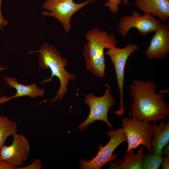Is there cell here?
<instances>
[{
	"label": "cell",
	"instance_id": "1",
	"mask_svg": "<svg viewBox=\"0 0 169 169\" xmlns=\"http://www.w3.org/2000/svg\"><path fill=\"white\" fill-rule=\"evenodd\" d=\"M132 103L129 106L128 117L137 120L157 122L169 116V104L165 92L157 93L154 81L135 79L129 87Z\"/></svg>",
	"mask_w": 169,
	"mask_h": 169
},
{
	"label": "cell",
	"instance_id": "2",
	"mask_svg": "<svg viewBox=\"0 0 169 169\" xmlns=\"http://www.w3.org/2000/svg\"><path fill=\"white\" fill-rule=\"evenodd\" d=\"M87 42L84 46L83 55L86 69L99 78L105 76V49L116 47L117 40L113 34L98 28H93L86 34Z\"/></svg>",
	"mask_w": 169,
	"mask_h": 169
},
{
	"label": "cell",
	"instance_id": "3",
	"mask_svg": "<svg viewBox=\"0 0 169 169\" xmlns=\"http://www.w3.org/2000/svg\"><path fill=\"white\" fill-rule=\"evenodd\" d=\"M39 53L38 64L40 67L44 69H49L51 71V76L49 79L44 80L41 84L48 82L54 76L57 77L60 82V86L57 95L50 102L61 100L66 94L68 90L67 85L69 80H75L76 75L69 73L65 68L68 65L67 59L63 57L60 53L54 46L47 43L42 44L40 49L36 51L30 52L28 53Z\"/></svg>",
	"mask_w": 169,
	"mask_h": 169
},
{
	"label": "cell",
	"instance_id": "4",
	"mask_svg": "<svg viewBox=\"0 0 169 169\" xmlns=\"http://www.w3.org/2000/svg\"><path fill=\"white\" fill-rule=\"evenodd\" d=\"M84 101L89 106L90 111L87 118L78 126V129L80 130H85L94 121L101 120L106 123L110 128L113 129L108 117V111L114 106L115 102L110 85L107 86L103 95L97 97L94 94L90 93L86 95Z\"/></svg>",
	"mask_w": 169,
	"mask_h": 169
},
{
	"label": "cell",
	"instance_id": "5",
	"mask_svg": "<svg viewBox=\"0 0 169 169\" xmlns=\"http://www.w3.org/2000/svg\"><path fill=\"white\" fill-rule=\"evenodd\" d=\"M110 139L104 146H99V150L96 156L91 160L81 159L79 163L82 169H99L106 163L112 162L118 157V155L113 153L122 143L127 142V138L122 127L116 130L112 129L106 132Z\"/></svg>",
	"mask_w": 169,
	"mask_h": 169
},
{
	"label": "cell",
	"instance_id": "6",
	"mask_svg": "<svg viewBox=\"0 0 169 169\" xmlns=\"http://www.w3.org/2000/svg\"><path fill=\"white\" fill-rule=\"evenodd\" d=\"M121 120L122 128L126 135L128 144L126 152L142 145L147 148L148 153H152L151 122L138 120L127 117L122 118Z\"/></svg>",
	"mask_w": 169,
	"mask_h": 169
},
{
	"label": "cell",
	"instance_id": "7",
	"mask_svg": "<svg viewBox=\"0 0 169 169\" xmlns=\"http://www.w3.org/2000/svg\"><path fill=\"white\" fill-rule=\"evenodd\" d=\"M139 49L135 44H130L122 48L116 47L108 49L105 54L110 58L114 67L117 82L120 94L119 109L115 112L119 117L123 115L126 110L124 103V86L126 64L129 57Z\"/></svg>",
	"mask_w": 169,
	"mask_h": 169
},
{
	"label": "cell",
	"instance_id": "8",
	"mask_svg": "<svg viewBox=\"0 0 169 169\" xmlns=\"http://www.w3.org/2000/svg\"><path fill=\"white\" fill-rule=\"evenodd\" d=\"M97 0H87L80 3L74 0H46L43 4V8L50 12L43 11L41 14L58 19L62 24L64 31L69 32L71 28V19L73 15L86 5Z\"/></svg>",
	"mask_w": 169,
	"mask_h": 169
},
{
	"label": "cell",
	"instance_id": "9",
	"mask_svg": "<svg viewBox=\"0 0 169 169\" xmlns=\"http://www.w3.org/2000/svg\"><path fill=\"white\" fill-rule=\"evenodd\" d=\"M163 24L159 18L154 16L146 13L141 15L139 12L135 11L131 15H124L120 18L118 28L123 37H126L132 28H136L142 36H146L155 32Z\"/></svg>",
	"mask_w": 169,
	"mask_h": 169
},
{
	"label": "cell",
	"instance_id": "10",
	"mask_svg": "<svg viewBox=\"0 0 169 169\" xmlns=\"http://www.w3.org/2000/svg\"><path fill=\"white\" fill-rule=\"evenodd\" d=\"M9 146L4 145L0 149V159L17 168L21 166L27 160L30 149L28 139L24 136L16 133Z\"/></svg>",
	"mask_w": 169,
	"mask_h": 169
},
{
	"label": "cell",
	"instance_id": "11",
	"mask_svg": "<svg viewBox=\"0 0 169 169\" xmlns=\"http://www.w3.org/2000/svg\"><path fill=\"white\" fill-rule=\"evenodd\" d=\"M144 54L148 60L164 59L169 53V28L163 24L156 31Z\"/></svg>",
	"mask_w": 169,
	"mask_h": 169
},
{
	"label": "cell",
	"instance_id": "12",
	"mask_svg": "<svg viewBox=\"0 0 169 169\" xmlns=\"http://www.w3.org/2000/svg\"><path fill=\"white\" fill-rule=\"evenodd\" d=\"M3 77L6 81L5 84L9 85L11 88H14L16 92L14 95L9 97L6 96L0 97V104L6 102L16 97L27 96L34 99L38 97H42L44 94V89L43 88L39 89L35 83L25 85L19 83L16 78L6 76Z\"/></svg>",
	"mask_w": 169,
	"mask_h": 169
},
{
	"label": "cell",
	"instance_id": "13",
	"mask_svg": "<svg viewBox=\"0 0 169 169\" xmlns=\"http://www.w3.org/2000/svg\"><path fill=\"white\" fill-rule=\"evenodd\" d=\"M135 4L141 12L165 22L169 18V0H136Z\"/></svg>",
	"mask_w": 169,
	"mask_h": 169
},
{
	"label": "cell",
	"instance_id": "14",
	"mask_svg": "<svg viewBox=\"0 0 169 169\" xmlns=\"http://www.w3.org/2000/svg\"><path fill=\"white\" fill-rule=\"evenodd\" d=\"M152 129L151 141V149L152 153L162 155L163 148L169 141V123L161 121L151 123Z\"/></svg>",
	"mask_w": 169,
	"mask_h": 169
},
{
	"label": "cell",
	"instance_id": "15",
	"mask_svg": "<svg viewBox=\"0 0 169 169\" xmlns=\"http://www.w3.org/2000/svg\"><path fill=\"white\" fill-rule=\"evenodd\" d=\"M145 146L141 145L136 154L134 149L125 152L121 159L111 162L109 169H141L143 160L146 155L143 151Z\"/></svg>",
	"mask_w": 169,
	"mask_h": 169
},
{
	"label": "cell",
	"instance_id": "16",
	"mask_svg": "<svg viewBox=\"0 0 169 169\" xmlns=\"http://www.w3.org/2000/svg\"><path fill=\"white\" fill-rule=\"evenodd\" d=\"M18 126L17 123L7 116H0V149L4 145L7 138L17 133Z\"/></svg>",
	"mask_w": 169,
	"mask_h": 169
},
{
	"label": "cell",
	"instance_id": "17",
	"mask_svg": "<svg viewBox=\"0 0 169 169\" xmlns=\"http://www.w3.org/2000/svg\"><path fill=\"white\" fill-rule=\"evenodd\" d=\"M162 155L148 153L144 159L142 166V169H158L162 161Z\"/></svg>",
	"mask_w": 169,
	"mask_h": 169
},
{
	"label": "cell",
	"instance_id": "18",
	"mask_svg": "<svg viewBox=\"0 0 169 169\" xmlns=\"http://www.w3.org/2000/svg\"><path fill=\"white\" fill-rule=\"evenodd\" d=\"M122 2L121 0H107L105 5L109 8L112 13L116 14L119 9V6L121 4Z\"/></svg>",
	"mask_w": 169,
	"mask_h": 169
},
{
	"label": "cell",
	"instance_id": "19",
	"mask_svg": "<svg viewBox=\"0 0 169 169\" xmlns=\"http://www.w3.org/2000/svg\"><path fill=\"white\" fill-rule=\"evenodd\" d=\"M42 163L40 159L36 158L31 164L24 166H20L16 169H41Z\"/></svg>",
	"mask_w": 169,
	"mask_h": 169
},
{
	"label": "cell",
	"instance_id": "20",
	"mask_svg": "<svg viewBox=\"0 0 169 169\" xmlns=\"http://www.w3.org/2000/svg\"><path fill=\"white\" fill-rule=\"evenodd\" d=\"M161 164L162 169H169V155L164 156L162 158V161Z\"/></svg>",
	"mask_w": 169,
	"mask_h": 169
},
{
	"label": "cell",
	"instance_id": "21",
	"mask_svg": "<svg viewBox=\"0 0 169 169\" xmlns=\"http://www.w3.org/2000/svg\"><path fill=\"white\" fill-rule=\"evenodd\" d=\"M0 169H16V167L0 159Z\"/></svg>",
	"mask_w": 169,
	"mask_h": 169
},
{
	"label": "cell",
	"instance_id": "22",
	"mask_svg": "<svg viewBox=\"0 0 169 169\" xmlns=\"http://www.w3.org/2000/svg\"><path fill=\"white\" fill-rule=\"evenodd\" d=\"M2 1V0H0V27L1 28L8 23V22L4 19L1 12V7Z\"/></svg>",
	"mask_w": 169,
	"mask_h": 169
},
{
	"label": "cell",
	"instance_id": "23",
	"mask_svg": "<svg viewBox=\"0 0 169 169\" xmlns=\"http://www.w3.org/2000/svg\"><path fill=\"white\" fill-rule=\"evenodd\" d=\"M169 144L166 145L163 148L162 151V154L164 156L169 155Z\"/></svg>",
	"mask_w": 169,
	"mask_h": 169
},
{
	"label": "cell",
	"instance_id": "24",
	"mask_svg": "<svg viewBox=\"0 0 169 169\" xmlns=\"http://www.w3.org/2000/svg\"><path fill=\"white\" fill-rule=\"evenodd\" d=\"M123 4L126 6H128L130 3L129 0H121Z\"/></svg>",
	"mask_w": 169,
	"mask_h": 169
},
{
	"label": "cell",
	"instance_id": "25",
	"mask_svg": "<svg viewBox=\"0 0 169 169\" xmlns=\"http://www.w3.org/2000/svg\"><path fill=\"white\" fill-rule=\"evenodd\" d=\"M7 69V68L5 67H3L0 65V71L5 70Z\"/></svg>",
	"mask_w": 169,
	"mask_h": 169
},
{
	"label": "cell",
	"instance_id": "26",
	"mask_svg": "<svg viewBox=\"0 0 169 169\" xmlns=\"http://www.w3.org/2000/svg\"><path fill=\"white\" fill-rule=\"evenodd\" d=\"M1 93H2V91H0V95L1 94Z\"/></svg>",
	"mask_w": 169,
	"mask_h": 169
}]
</instances>
